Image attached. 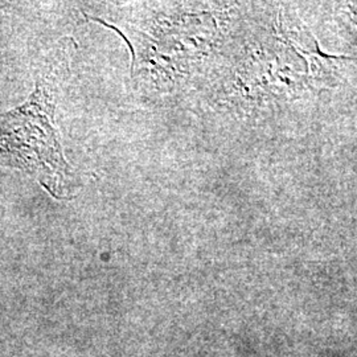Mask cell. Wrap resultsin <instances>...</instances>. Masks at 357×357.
Wrapping results in <instances>:
<instances>
[{"mask_svg": "<svg viewBox=\"0 0 357 357\" xmlns=\"http://www.w3.org/2000/svg\"><path fill=\"white\" fill-rule=\"evenodd\" d=\"M0 156L32 175L52 178L64 172L53 123V100L44 82L38 81L23 105L0 114Z\"/></svg>", "mask_w": 357, "mask_h": 357, "instance_id": "obj_1", "label": "cell"}]
</instances>
